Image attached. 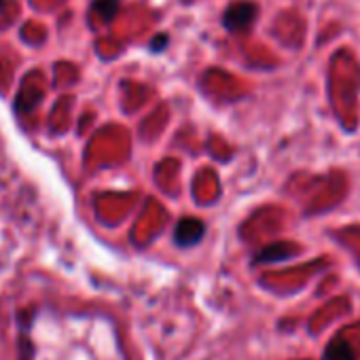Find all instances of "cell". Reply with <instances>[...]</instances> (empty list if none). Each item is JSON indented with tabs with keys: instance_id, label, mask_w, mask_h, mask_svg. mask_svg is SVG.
Listing matches in <instances>:
<instances>
[{
	"instance_id": "obj_3",
	"label": "cell",
	"mask_w": 360,
	"mask_h": 360,
	"mask_svg": "<svg viewBox=\"0 0 360 360\" xmlns=\"http://www.w3.org/2000/svg\"><path fill=\"white\" fill-rule=\"evenodd\" d=\"M326 360H354V349L343 339H337L328 345Z\"/></svg>"
},
{
	"instance_id": "obj_5",
	"label": "cell",
	"mask_w": 360,
	"mask_h": 360,
	"mask_svg": "<svg viewBox=\"0 0 360 360\" xmlns=\"http://www.w3.org/2000/svg\"><path fill=\"white\" fill-rule=\"evenodd\" d=\"M165 45H167V37H165V34H159V37L150 43V49H153L155 53H159V51L165 49Z\"/></svg>"
},
{
	"instance_id": "obj_2",
	"label": "cell",
	"mask_w": 360,
	"mask_h": 360,
	"mask_svg": "<svg viewBox=\"0 0 360 360\" xmlns=\"http://www.w3.org/2000/svg\"><path fill=\"white\" fill-rule=\"evenodd\" d=\"M206 233V227L200 219H183L176 225L174 240L178 246H193L198 244Z\"/></svg>"
},
{
	"instance_id": "obj_1",
	"label": "cell",
	"mask_w": 360,
	"mask_h": 360,
	"mask_svg": "<svg viewBox=\"0 0 360 360\" xmlns=\"http://www.w3.org/2000/svg\"><path fill=\"white\" fill-rule=\"evenodd\" d=\"M257 18V5L246 3V0H238V3L229 5L225 15H223V24L229 32H238L248 28Z\"/></svg>"
},
{
	"instance_id": "obj_4",
	"label": "cell",
	"mask_w": 360,
	"mask_h": 360,
	"mask_svg": "<svg viewBox=\"0 0 360 360\" xmlns=\"http://www.w3.org/2000/svg\"><path fill=\"white\" fill-rule=\"evenodd\" d=\"M94 11H98L104 22H110L119 11V0H94Z\"/></svg>"
}]
</instances>
